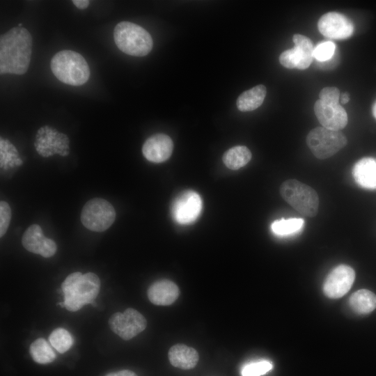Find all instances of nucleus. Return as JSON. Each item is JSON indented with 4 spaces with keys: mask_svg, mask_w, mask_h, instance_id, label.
<instances>
[{
    "mask_svg": "<svg viewBox=\"0 0 376 376\" xmlns=\"http://www.w3.org/2000/svg\"><path fill=\"white\" fill-rule=\"evenodd\" d=\"M318 28L323 36L337 40L346 39L354 31L352 21L337 12H329L322 15L318 20Z\"/></svg>",
    "mask_w": 376,
    "mask_h": 376,
    "instance_id": "nucleus-11",
    "label": "nucleus"
},
{
    "mask_svg": "<svg viewBox=\"0 0 376 376\" xmlns=\"http://www.w3.org/2000/svg\"><path fill=\"white\" fill-rule=\"evenodd\" d=\"M109 324L111 329L124 340H130L143 331L147 325L144 316L134 308L113 314Z\"/></svg>",
    "mask_w": 376,
    "mask_h": 376,
    "instance_id": "nucleus-9",
    "label": "nucleus"
},
{
    "mask_svg": "<svg viewBox=\"0 0 376 376\" xmlns=\"http://www.w3.org/2000/svg\"><path fill=\"white\" fill-rule=\"evenodd\" d=\"M345 136L340 131L318 127L309 132L306 144L314 156L320 159L329 158L347 144Z\"/></svg>",
    "mask_w": 376,
    "mask_h": 376,
    "instance_id": "nucleus-6",
    "label": "nucleus"
},
{
    "mask_svg": "<svg viewBox=\"0 0 376 376\" xmlns=\"http://www.w3.org/2000/svg\"><path fill=\"white\" fill-rule=\"evenodd\" d=\"M169 359L173 366L189 370L196 366L199 357L195 349L183 344H177L170 348Z\"/></svg>",
    "mask_w": 376,
    "mask_h": 376,
    "instance_id": "nucleus-16",
    "label": "nucleus"
},
{
    "mask_svg": "<svg viewBox=\"0 0 376 376\" xmlns=\"http://www.w3.org/2000/svg\"><path fill=\"white\" fill-rule=\"evenodd\" d=\"M72 3L76 7L79 9H85L88 7L89 4V1L88 0H73Z\"/></svg>",
    "mask_w": 376,
    "mask_h": 376,
    "instance_id": "nucleus-31",
    "label": "nucleus"
},
{
    "mask_svg": "<svg viewBox=\"0 0 376 376\" xmlns=\"http://www.w3.org/2000/svg\"><path fill=\"white\" fill-rule=\"evenodd\" d=\"M223 162L231 170L245 166L251 159L250 150L244 146H237L228 149L223 155Z\"/></svg>",
    "mask_w": 376,
    "mask_h": 376,
    "instance_id": "nucleus-20",
    "label": "nucleus"
},
{
    "mask_svg": "<svg viewBox=\"0 0 376 376\" xmlns=\"http://www.w3.org/2000/svg\"><path fill=\"white\" fill-rule=\"evenodd\" d=\"M173 149L172 139L165 134H156L146 139L142 147V152L146 159L154 163L166 161Z\"/></svg>",
    "mask_w": 376,
    "mask_h": 376,
    "instance_id": "nucleus-14",
    "label": "nucleus"
},
{
    "mask_svg": "<svg viewBox=\"0 0 376 376\" xmlns=\"http://www.w3.org/2000/svg\"><path fill=\"white\" fill-rule=\"evenodd\" d=\"M340 93L336 87L323 88L319 93V100L328 104H339Z\"/></svg>",
    "mask_w": 376,
    "mask_h": 376,
    "instance_id": "nucleus-28",
    "label": "nucleus"
},
{
    "mask_svg": "<svg viewBox=\"0 0 376 376\" xmlns=\"http://www.w3.org/2000/svg\"><path fill=\"white\" fill-rule=\"evenodd\" d=\"M30 354L36 363L40 364L49 363L56 359V354L44 338L35 340L30 345Z\"/></svg>",
    "mask_w": 376,
    "mask_h": 376,
    "instance_id": "nucleus-21",
    "label": "nucleus"
},
{
    "mask_svg": "<svg viewBox=\"0 0 376 376\" xmlns=\"http://www.w3.org/2000/svg\"><path fill=\"white\" fill-rule=\"evenodd\" d=\"M203 207L200 195L191 189L179 194L172 203L171 212L173 219L180 224H189L199 217Z\"/></svg>",
    "mask_w": 376,
    "mask_h": 376,
    "instance_id": "nucleus-8",
    "label": "nucleus"
},
{
    "mask_svg": "<svg viewBox=\"0 0 376 376\" xmlns=\"http://www.w3.org/2000/svg\"><path fill=\"white\" fill-rule=\"evenodd\" d=\"M301 61V53L295 46L290 49L283 52L279 56L280 63L289 69L297 68Z\"/></svg>",
    "mask_w": 376,
    "mask_h": 376,
    "instance_id": "nucleus-27",
    "label": "nucleus"
},
{
    "mask_svg": "<svg viewBox=\"0 0 376 376\" xmlns=\"http://www.w3.org/2000/svg\"><path fill=\"white\" fill-rule=\"evenodd\" d=\"M22 243L27 251L40 254L44 258L53 256L57 249L55 242L46 237L41 227L38 224L30 226L24 232Z\"/></svg>",
    "mask_w": 376,
    "mask_h": 376,
    "instance_id": "nucleus-13",
    "label": "nucleus"
},
{
    "mask_svg": "<svg viewBox=\"0 0 376 376\" xmlns=\"http://www.w3.org/2000/svg\"><path fill=\"white\" fill-rule=\"evenodd\" d=\"M105 376H137L133 371L122 370L117 372L110 373Z\"/></svg>",
    "mask_w": 376,
    "mask_h": 376,
    "instance_id": "nucleus-30",
    "label": "nucleus"
},
{
    "mask_svg": "<svg viewBox=\"0 0 376 376\" xmlns=\"http://www.w3.org/2000/svg\"><path fill=\"white\" fill-rule=\"evenodd\" d=\"M267 90L264 85H257L243 92L237 100V109L241 111H251L258 108L263 102Z\"/></svg>",
    "mask_w": 376,
    "mask_h": 376,
    "instance_id": "nucleus-18",
    "label": "nucleus"
},
{
    "mask_svg": "<svg viewBox=\"0 0 376 376\" xmlns=\"http://www.w3.org/2000/svg\"><path fill=\"white\" fill-rule=\"evenodd\" d=\"M335 53L336 45L331 41H325L314 47L313 56L318 62H324L331 59Z\"/></svg>",
    "mask_w": 376,
    "mask_h": 376,
    "instance_id": "nucleus-26",
    "label": "nucleus"
},
{
    "mask_svg": "<svg viewBox=\"0 0 376 376\" xmlns=\"http://www.w3.org/2000/svg\"><path fill=\"white\" fill-rule=\"evenodd\" d=\"M52 346L59 353H65L73 345V338L71 334L65 329L56 328L49 337Z\"/></svg>",
    "mask_w": 376,
    "mask_h": 376,
    "instance_id": "nucleus-24",
    "label": "nucleus"
},
{
    "mask_svg": "<svg viewBox=\"0 0 376 376\" xmlns=\"http://www.w3.org/2000/svg\"><path fill=\"white\" fill-rule=\"evenodd\" d=\"M100 289V281L95 274L73 272L61 284L64 300L60 305L70 311H77L84 305L92 304Z\"/></svg>",
    "mask_w": 376,
    "mask_h": 376,
    "instance_id": "nucleus-2",
    "label": "nucleus"
},
{
    "mask_svg": "<svg viewBox=\"0 0 376 376\" xmlns=\"http://www.w3.org/2000/svg\"><path fill=\"white\" fill-rule=\"evenodd\" d=\"M352 174L361 187L376 188V161L373 158L364 157L359 160L353 167Z\"/></svg>",
    "mask_w": 376,
    "mask_h": 376,
    "instance_id": "nucleus-17",
    "label": "nucleus"
},
{
    "mask_svg": "<svg viewBox=\"0 0 376 376\" xmlns=\"http://www.w3.org/2000/svg\"><path fill=\"white\" fill-rule=\"evenodd\" d=\"M281 197L299 213L315 217L318 211L319 198L310 186L295 179L287 180L280 187Z\"/></svg>",
    "mask_w": 376,
    "mask_h": 376,
    "instance_id": "nucleus-5",
    "label": "nucleus"
},
{
    "mask_svg": "<svg viewBox=\"0 0 376 376\" xmlns=\"http://www.w3.org/2000/svg\"><path fill=\"white\" fill-rule=\"evenodd\" d=\"M292 40L295 46L299 49L301 56V61L297 69H306L311 64L313 58L314 47L312 41L308 37L301 34H295Z\"/></svg>",
    "mask_w": 376,
    "mask_h": 376,
    "instance_id": "nucleus-22",
    "label": "nucleus"
},
{
    "mask_svg": "<svg viewBox=\"0 0 376 376\" xmlns=\"http://www.w3.org/2000/svg\"><path fill=\"white\" fill-rule=\"evenodd\" d=\"M355 279L354 269L347 265L336 267L327 276L323 291L331 299H338L345 295L351 288Z\"/></svg>",
    "mask_w": 376,
    "mask_h": 376,
    "instance_id": "nucleus-10",
    "label": "nucleus"
},
{
    "mask_svg": "<svg viewBox=\"0 0 376 376\" xmlns=\"http://www.w3.org/2000/svg\"><path fill=\"white\" fill-rule=\"evenodd\" d=\"M32 37L27 29L14 27L0 38L1 74H24L31 56Z\"/></svg>",
    "mask_w": 376,
    "mask_h": 376,
    "instance_id": "nucleus-1",
    "label": "nucleus"
},
{
    "mask_svg": "<svg viewBox=\"0 0 376 376\" xmlns=\"http://www.w3.org/2000/svg\"><path fill=\"white\" fill-rule=\"evenodd\" d=\"M315 114L323 127L339 131L347 123L345 110L339 104H328L318 100L314 104Z\"/></svg>",
    "mask_w": 376,
    "mask_h": 376,
    "instance_id": "nucleus-12",
    "label": "nucleus"
},
{
    "mask_svg": "<svg viewBox=\"0 0 376 376\" xmlns=\"http://www.w3.org/2000/svg\"><path fill=\"white\" fill-rule=\"evenodd\" d=\"M373 113L375 118H376V102H375L373 107Z\"/></svg>",
    "mask_w": 376,
    "mask_h": 376,
    "instance_id": "nucleus-33",
    "label": "nucleus"
},
{
    "mask_svg": "<svg viewBox=\"0 0 376 376\" xmlns=\"http://www.w3.org/2000/svg\"><path fill=\"white\" fill-rule=\"evenodd\" d=\"M113 39L118 48L130 56H144L153 46L152 37L146 29L127 21L117 24L113 31Z\"/></svg>",
    "mask_w": 376,
    "mask_h": 376,
    "instance_id": "nucleus-4",
    "label": "nucleus"
},
{
    "mask_svg": "<svg viewBox=\"0 0 376 376\" xmlns=\"http://www.w3.org/2000/svg\"><path fill=\"white\" fill-rule=\"evenodd\" d=\"M301 218L281 219L271 225L272 232L277 235H288L299 231L304 226Z\"/></svg>",
    "mask_w": 376,
    "mask_h": 376,
    "instance_id": "nucleus-23",
    "label": "nucleus"
},
{
    "mask_svg": "<svg viewBox=\"0 0 376 376\" xmlns=\"http://www.w3.org/2000/svg\"><path fill=\"white\" fill-rule=\"evenodd\" d=\"M340 102L343 104H346L350 100V95L347 93H343L340 97Z\"/></svg>",
    "mask_w": 376,
    "mask_h": 376,
    "instance_id": "nucleus-32",
    "label": "nucleus"
},
{
    "mask_svg": "<svg viewBox=\"0 0 376 376\" xmlns=\"http://www.w3.org/2000/svg\"><path fill=\"white\" fill-rule=\"evenodd\" d=\"M115 219L114 207L107 200L101 198L89 200L83 207L81 213L83 225L95 232L106 230L112 225Z\"/></svg>",
    "mask_w": 376,
    "mask_h": 376,
    "instance_id": "nucleus-7",
    "label": "nucleus"
},
{
    "mask_svg": "<svg viewBox=\"0 0 376 376\" xmlns=\"http://www.w3.org/2000/svg\"><path fill=\"white\" fill-rule=\"evenodd\" d=\"M50 65L55 77L68 85H83L90 77L89 66L85 58L72 50L57 52L52 58Z\"/></svg>",
    "mask_w": 376,
    "mask_h": 376,
    "instance_id": "nucleus-3",
    "label": "nucleus"
},
{
    "mask_svg": "<svg viewBox=\"0 0 376 376\" xmlns=\"http://www.w3.org/2000/svg\"><path fill=\"white\" fill-rule=\"evenodd\" d=\"M11 218L10 205L5 201L0 203V236L2 237L8 228Z\"/></svg>",
    "mask_w": 376,
    "mask_h": 376,
    "instance_id": "nucleus-29",
    "label": "nucleus"
},
{
    "mask_svg": "<svg viewBox=\"0 0 376 376\" xmlns=\"http://www.w3.org/2000/svg\"><path fill=\"white\" fill-rule=\"evenodd\" d=\"M352 309L359 314H367L376 308V295L368 290L361 289L350 297Z\"/></svg>",
    "mask_w": 376,
    "mask_h": 376,
    "instance_id": "nucleus-19",
    "label": "nucleus"
},
{
    "mask_svg": "<svg viewBox=\"0 0 376 376\" xmlns=\"http://www.w3.org/2000/svg\"><path fill=\"white\" fill-rule=\"evenodd\" d=\"M273 368L272 363L267 360H260L245 365L242 369V376H261Z\"/></svg>",
    "mask_w": 376,
    "mask_h": 376,
    "instance_id": "nucleus-25",
    "label": "nucleus"
},
{
    "mask_svg": "<svg viewBox=\"0 0 376 376\" xmlns=\"http://www.w3.org/2000/svg\"><path fill=\"white\" fill-rule=\"evenodd\" d=\"M148 297L154 304L168 306L172 304L179 297L178 285L168 279H162L153 283L148 290Z\"/></svg>",
    "mask_w": 376,
    "mask_h": 376,
    "instance_id": "nucleus-15",
    "label": "nucleus"
}]
</instances>
